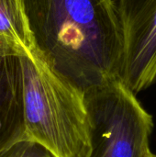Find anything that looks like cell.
Listing matches in <instances>:
<instances>
[{
	"mask_svg": "<svg viewBox=\"0 0 156 157\" xmlns=\"http://www.w3.org/2000/svg\"><path fill=\"white\" fill-rule=\"evenodd\" d=\"M22 2L35 50L55 71L84 91L120 80L123 40L113 0Z\"/></svg>",
	"mask_w": 156,
	"mask_h": 157,
	"instance_id": "1",
	"label": "cell"
},
{
	"mask_svg": "<svg viewBox=\"0 0 156 157\" xmlns=\"http://www.w3.org/2000/svg\"><path fill=\"white\" fill-rule=\"evenodd\" d=\"M25 136L55 157H89L91 125L85 91L55 71L34 49L18 56Z\"/></svg>",
	"mask_w": 156,
	"mask_h": 157,
	"instance_id": "2",
	"label": "cell"
},
{
	"mask_svg": "<svg viewBox=\"0 0 156 157\" xmlns=\"http://www.w3.org/2000/svg\"><path fill=\"white\" fill-rule=\"evenodd\" d=\"M91 125L89 157H145L153 117L119 79L85 90Z\"/></svg>",
	"mask_w": 156,
	"mask_h": 157,
	"instance_id": "3",
	"label": "cell"
},
{
	"mask_svg": "<svg viewBox=\"0 0 156 157\" xmlns=\"http://www.w3.org/2000/svg\"><path fill=\"white\" fill-rule=\"evenodd\" d=\"M122 33L120 82L133 94L156 78V0H113Z\"/></svg>",
	"mask_w": 156,
	"mask_h": 157,
	"instance_id": "4",
	"label": "cell"
},
{
	"mask_svg": "<svg viewBox=\"0 0 156 157\" xmlns=\"http://www.w3.org/2000/svg\"><path fill=\"white\" fill-rule=\"evenodd\" d=\"M24 140L26 136L19 59L18 56L0 57V153Z\"/></svg>",
	"mask_w": 156,
	"mask_h": 157,
	"instance_id": "5",
	"label": "cell"
},
{
	"mask_svg": "<svg viewBox=\"0 0 156 157\" xmlns=\"http://www.w3.org/2000/svg\"><path fill=\"white\" fill-rule=\"evenodd\" d=\"M0 36L17 52L18 56L35 49L22 0H0Z\"/></svg>",
	"mask_w": 156,
	"mask_h": 157,
	"instance_id": "6",
	"label": "cell"
},
{
	"mask_svg": "<svg viewBox=\"0 0 156 157\" xmlns=\"http://www.w3.org/2000/svg\"><path fill=\"white\" fill-rule=\"evenodd\" d=\"M0 157H55L33 141H20L0 153Z\"/></svg>",
	"mask_w": 156,
	"mask_h": 157,
	"instance_id": "7",
	"label": "cell"
},
{
	"mask_svg": "<svg viewBox=\"0 0 156 157\" xmlns=\"http://www.w3.org/2000/svg\"><path fill=\"white\" fill-rule=\"evenodd\" d=\"M6 56H18L17 52L0 36V57Z\"/></svg>",
	"mask_w": 156,
	"mask_h": 157,
	"instance_id": "8",
	"label": "cell"
},
{
	"mask_svg": "<svg viewBox=\"0 0 156 157\" xmlns=\"http://www.w3.org/2000/svg\"><path fill=\"white\" fill-rule=\"evenodd\" d=\"M145 157H156V155L154 154V153H153V152H152V150H150Z\"/></svg>",
	"mask_w": 156,
	"mask_h": 157,
	"instance_id": "9",
	"label": "cell"
},
{
	"mask_svg": "<svg viewBox=\"0 0 156 157\" xmlns=\"http://www.w3.org/2000/svg\"><path fill=\"white\" fill-rule=\"evenodd\" d=\"M108 1H112V0H108Z\"/></svg>",
	"mask_w": 156,
	"mask_h": 157,
	"instance_id": "10",
	"label": "cell"
}]
</instances>
